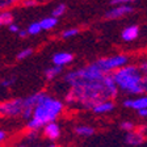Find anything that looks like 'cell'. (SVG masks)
Segmentation results:
<instances>
[{
  "instance_id": "obj_1",
  "label": "cell",
  "mask_w": 147,
  "mask_h": 147,
  "mask_svg": "<svg viewBox=\"0 0 147 147\" xmlns=\"http://www.w3.org/2000/svg\"><path fill=\"white\" fill-rule=\"evenodd\" d=\"M64 80L70 86L66 101L84 109H93L101 101L116 97L118 88L113 74L101 71L95 63L68 72Z\"/></svg>"
},
{
  "instance_id": "obj_2",
  "label": "cell",
  "mask_w": 147,
  "mask_h": 147,
  "mask_svg": "<svg viewBox=\"0 0 147 147\" xmlns=\"http://www.w3.org/2000/svg\"><path fill=\"white\" fill-rule=\"evenodd\" d=\"M63 110V104L59 100L50 97L47 93H45L41 101L34 108L33 116L28 121V129L29 130H38L41 126H45L46 123L55 121V118L61 114Z\"/></svg>"
},
{
  "instance_id": "obj_3",
  "label": "cell",
  "mask_w": 147,
  "mask_h": 147,
  "mask_svg": "<svg viewBox=\"0 0 147 147\" xmlns=\"http://www.w3.org/2000/svg\"><path fill=\"white\" fill-rule=\"evenodd\" d=\"M141 71L142 70L135 66H123L113 71V78L119 89L131 95H139L144 92L143 76Z\"/></svg>"
},
{
  "instance_id": "obj_4",
  "label": "cell",
  "mask_w": 147,
  "mask_h": 147,
  "mask_svg": "<svg viewBox=\"0 0 147 147\" xmlns=\"http://www.w3.org/2000/svg\"><path fill=\"white\" fill-rule=\"evenodd\" d=\"M96 64V67L100 68L104 72H112L116 71L117 68L123 67L127 63V57L126 55H114V57H109V58H102L98 61L93 62Z\"/></svg>"
},
{
  "instance_id": "obj_5",
  "label": "cell",
  "mask_w": 147,
  "mask_h": 147,
  "mask_svg": "<svg viewBox=\"0 0 147 147\" xmlns=\"http://www.w3.org/2000/svg\"><path fill=\"white\" fill-rule=\"evenodd\" d=\"M22 109H24V100L21 98H15V100H9L0 104V114L4 117L21 116Z\"/></svg>"
},
{
  "instance_id": "obj_6",
  "label": "cell",
  "mask_w": 147,
  "mask_h": 147,
  "mask_svg": "<svg viewBox=\"0 0 147 147\" xmlns=\"http://www.w3.org/2000/svg\"><path fill=\"white\" fill-rule=\"evenodd\" d=\"M45 96V92H37L34 95H30L29 97L24 98V109H22L21 117L25 119H30L33 116L34 108L37 107V104L41 101V98Z\"/></svg>"
},
{
  "instance_id": "obj_7",
  "label": "cell",
  "mask_w": 147,
  "mask_h": 147,
  "mask_svg": "<svg viewBox=\"0 0 147 147\" xmlns=\"http://www.w3.org/2000/svg\"><path fill=\"white\" fill-rule=\"evenodd\" d=\"M131 12H133V8L130 5H127V4H122V5H121V4H118L116 8L108 11V13L105 15V17L113 20V18L123 17V16L129 15V13H131Z\"/></svg>"
},
{
  "instance_id": "obj_8",
  "label": "cell",
  "mask_w": 147,
  "mask_h": 147,
  "mask_svg": "<svg viewBox=\"0 0 147 147\" xmlns=\"http://www.w3.org/2000/svg\"><path fill=\"white\" fill-rule=\"evenodd\" d=\"M143 129L142 127L141 130H135V131H129V134L126 135V142L129 144H133V146H138V144L143 143L144 141V135H143Z\"/></svg>"
},
{
  "instance_id": "obj_9",
  "label": "cell",
  "mask_w": 147,
  "mask_h": 147,
  "mask_svg": "<svg viewBox=\"0 0 147 147\" xmlns=\"http://www.w3.org/2000/svg\"><path fill=\"white\" fill-rule=\"evenodd\" d=\"M123 105L126 108H130V109H143V108H147V95L142 96V97H138L135 100H131V98H127V100L123 101Z\"/></svg>"
},
{
  "instance_id": "obj_10",
  "label": "cell",
  "mask_w": 147,
  "mask_h": 147,
  "mask_svg": "<svg viewBox=\"0 0 147 147\" xmlns=\"http://www.w3.org/2000/svg\"><path fill=\"white\" fill-rule=\"evenodd\" d=\"M45 135L49 138V139H51V141L58 139L59 135H61L59 126L57 125L54 121H51V122H49V123H46V125H45Z\"/></svg>"
},
{
  "instance_id": "obj_11",
  "label": "cell",
  "mask_w": 147,
  "mask_h": 147,
  "mask_svg": "<svg viewBox=\"0 0 147 147\" xmlns=\"http://www.w3.org/2000/svg\"><path fill=\"white\" fill-rule=\"evenodd\" d=\"M114 109V102L110 100H105V101H101L98 102L97 105L93 107V112L97 114H102V113H108L110 110Z\"/></svg>"
},
{
  "instance_id": "obj_12",
  "label": "cell",
  "mask_w": 147,
  "mask_h": 147,
  "mask_svg": "<svg viewBox=\"0 0 147 147\" xmlns=\"http://www.w3.org/2000/svg\"><path fill=\"white\" fill-rule=\"evenodd\" d=\"M72 58V54H70V53H57L53 57V63L58 64V66H64V64L70 63Z\"/></svg>"
},
{
  "instance_id": "obj_13",
  "label": "cell",
  "mask_w": 147,
  "mask_h": 147,
  "mask_svg": "<svg viewBox=\"0 0 147 147\" xmlns=\"http://www.w3.org/2000/svg\"><path fill=\"white\" fill-rule=\"evenodd\" d=\"M138 34H139V28L131 25V26H127L122 30V38L125 41H134L138 37Z\"/></svg>"
},
{
  "instance_id": "obj_14",
  "label": "cell",
  "mask_w": 147,
  "mask_h": 147,
  "mask_svg": "<svg viewBox=\"0 0 147 147\" xmlns=\"http://www.w3.org/2000/svg\"><path fill=\"white\" fill-rule=\"evenodd\" d=\"M41 26H42V29H45V30H49V29H51V28H54L55 25L58 24V20H57V17L55 16H53V17H45L43 20H41Z\"/></svg>"
},
{
  "instance_id": "obj_15",
  "label": "cell",
  "mask_w": 147,
  "mask_h": 147,
  "mask_svg": "<svg viewBox=\"0 0 147 147\" xmlns=\"http://www.w3.org/2000/svg\"><path fill=\"white\" fill-rule=\"evenodd\" d=\"M62 68H63V66H58V64H55V66H53V67L47 68V70L45 71V75L47 79H54V78H57L59 75V74L62 72Z\"/></svg>"
},
{
  "instance_id": "obj_16",
  "label": "cell",
  "mask_w": 147,
  "mask_h": 147,
  "mask_svg": "<svg viewBox=\"0 0 147 147\" xmlns=\"http://www.w3.org/2000/svg\"><path fill=\"white\" fill-rule=\"evenodd\" d=\"M95 133V129L91 126H78L76 127V134L82 135V137H89Z\"/></svg>"
},
{
  "instance_id": "obj_17",
  "label": "cell",
  "mask_w": 147,
  "mask_h": 147,
  "mask_svg": "<svg viewBox=\"0 0 147 147\" xmlns=\"http://www.w3.org/2000/svg\"><path fill=\"white\" fill-rule=\"evenodd\" d=\"M12 13L11 12H7V11H4V12L0 13V26L1 25H11L12 24Z\"/></svg>"
},
{
  "instance_id": "obj_18",
  "label": "cell",
  "mask_w": 147,
  "mask_h": 147,
  "mask_svg": "<svg viewBox=\"0 0 147 147\" xmlns=\"http://www.w3.org/2000/svg\"><path fill=\"white\" fill-rule=\"evenodd\" d=\"M41 30H42L41 22H33V24H30V25H29V28H28V33L32 34V36H36V34H38Z\"/></svg>"
},
{
  "instance_id": "obj_19",
  "label": "cell",
  "mask_w": 147,
  "mask_h": 147,
  "mask_svg": "<svg viewBox=\"0 0 147 147\" xmlns=\"http://www.w3.org/2000/svg\"><path fill=\"white\" fill-rule=\"evenodd\" d=\"M64 11H66V5H64V4H59V5H57L55 7V9L53 11V16L58 17V16L63 15Z\"/></svg>"
},
{
  "instance_id": "obj_20",
  "label": "cell",
  "mask_w": 147,
  "mask_h": 147,
  "mask_svg": "<svg viewBox=\"0 0 147 147\" xmlns=\"http://www.w3.org/2000/svg\"><path fill=\"white\" fill-rule=\"evenodd\" d=\"M78 33H79V29H76V28H74V29H68V30L63 32L62 37H63V38H70V37L76 36Z\"/></svg>"
},
{
  "instance_id": "obj_21",
  "label": "cell",
  "mask_w": 147,
  "mask_h": 147,
  "mask_svg": "<svg viewBox=\"0 0 147 147\" xmlns=\"http://www.w3.org/2000/svg\"><path fill=\"white\" fill-rule=\"evenodd\" d=\"M32 53H33V50H32V49L22 50V51H20L17 54V59H25V58H28L29 55H32Z\"/></svg>"
},
{
  "instance_id": "obj_22",
  "label": "cell",
  "mask_w": 147,
  "mask_h": 147,
  "mask_svg": "<svg viewBox=\"0 0 147 147\" xmlns=\"http://www.w3.org/2000/svg\"><path fill=\"white\" fill-rule=\"evenodd\" d=\"M121 129H123L126 131H131L133 129H134V123L130 122V121H125V122L121 123Z\"/></svg>"
},
{
  "instance_id": "obj_23",
  "label": "cell",
  "mask_w": 147,
  "mask_h": 147,
  "mask_svg": "<svg viewBox=\"0 0 147 147\" xmlns=\"http://www.w3.org/2000/svg\"><path fill=\"white\" fill-rule=\"evenodd\" d=\"M133 0H112V4L113 5H118V4H127L131 3Z\"/></svg>"
},
{
  "instance_id": "obj_24",
  "label": "cell",
  "mask_w": 147,
  "mask_h": 147,
  "mask_svg": "<svg viewBox=\"0 0 147 147\" xmlns=\"http://www.w3.org/2000/svg\"><path fill=\"white\" fill-rule=\"evenodd\" d=\"M13 0H0V8H4L7 5H11Z\"/></svg>"
},
{
  "instance_id": "obj_25",
  "label": "cell",
  "mask_w": 147,
  "mask_h": 147,
  "mask_svg": "<svg viewBox=\"0 0 147 147\" xmlns=\"http://www.w3.org/2000/svg\"><path fill=\"white\" fill-rule=\"evenodd\" d=\"M13 82H15V79H11V80H9V79H8V80H3V82H1V86H3V87H9Z\"/></svg>"
},
{
  "instance_id": "obj_26",
  "label": "cell",
  "mask_w": 147,
  "mask_h": 147,
  "mask_svg": "<svg viewBox=\"0 0 147 147\" xmlns=\"http://www.w3.org/2000/svg\"><path fill=\"white\" fill-rule=\"evenodd\" d=\"M138 114H139L141 117H147V108L139 109V110H138Z\"/></svg>"
},
{
  "instance_id": "obj_27",
  "label": "cell",
  "mask_w": 147,
  "mask_h": 147,
  "mask_svg": "<svg viewBox=\"0 0 147 147\" xmlns=\"http://www.w3.org/2000/svg\"><path fill=\"white\" fill-rule=\"evenodd\" d=\"M9 30L13 32V33H16V32H18V26L17 25H15V24H11L9 25Z\"/></svg>"
},
{
  "instance_id": "obj_28",
  "label": "cell",
  "mask_w": 147,
  "mask_h": 147,
  "mask_svg": "<svg viewBox=\"0 0 147 147\" xmlns=\"http://www.w3.org/2000/svg\"><path fill=\"white\" fill-rule=\"evenodd\" d=\"M141 70H142V72L147 74V62H144V63L141 66Z\"/></svg>"
},
{
  "instance_id": "obj_29",
  "label": "cell",
  "mask_w": 147,
  "mask_h": 147,
  "mask_svg": "<svg viewBox=\"0 0 147 147\" xmlns=\"http://www.w3.org/2000/svg\"><path fill=\"white\" fill-rule=\"evenodd\" d=\"M143 88H144V92H147V74L146 76H143Z\"/></svg>"
},
{
  "instance_id": "obj_30",
  "label": "cell",
  "mask_w": 147,
  "mask_h": 147,
  "mask_svg": "<svg viewBox=\"0 0 147 147\" xmlns=\"http://www.w3.org/2000/svg\"><path fill=\"white\" fill-rule=\"evenodd\" d=\"M4 139H5V133L0 130V142H3Z\"/></svg>"
},
{
  "instance_id": "obj_31",
  "label": "cell",
  "mask_w": 147,
  "mask_h": 147,
  "mask_svg": "<svg viewBox=\"0 0 147 147\" xmlns=\"http://www.w3.org/2000/svg\"><path fill=\"white\" fill-rule=\"evenodd\" d=\"M24 4H25V5H33V4H34V0H25Z\"/></svg>"
},
{
  "instance_id": "obj_32",
  "label": "cell",
  "mask_w": 147,
  "mask_h": 147,
  "mask_svg": "<svg viewBox=\"0 0 147 147\" xmlns=\"http://www.w3.org/2000/svg\"><path fill=\"white\" fill-rule=\"evenodd\" d=\"M26 34H29L28 30H20V37H26Z\"/></svg>"
},
{
  "instance_id": "obj_33",
  "label": "cell",
  "mask_w": 147,
  "mask_h": 147,
  "mask_svg": "<svg viewBox=\"0 0 147 147\" xmlns=\"http://www.w3.org/2000/svg\"><path fill=\"white\" fill-rule=\"evenodd\" d=\"M47 147H57V146H54V144H50V146H47Z\"/></svg>"
},
{
  "instance_id": "obj_34",
  "label": "cell",
  "mask_w": 147,
  "mask_h": 147,
  "mask_svg": "<svg viewBox=\"0 0 147 147\" xmlns=\"http://www.w3.org/2000/svg\"><path fill=\"white\" fill-rule=\"evenodd\" d=\"M21 147H24V146H21Z\"/></svg>"
}]
</instances>
